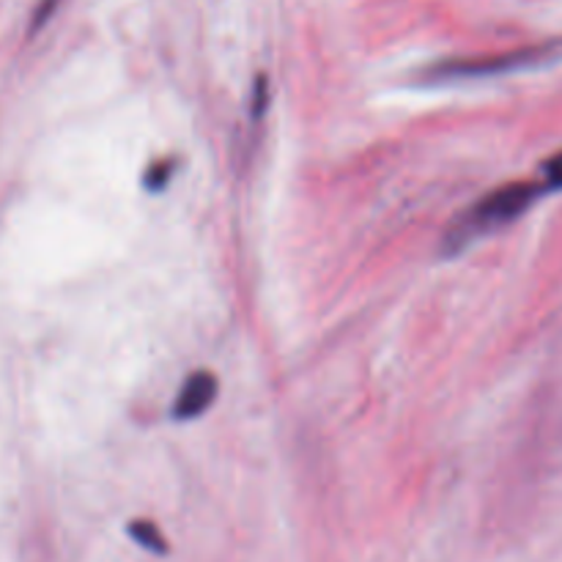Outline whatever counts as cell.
I'll use <instances>...</instances> for the list:
<instances>
[{
	"label": "cell",
	"instance_id": "3957f363",
	"mask_svg": "<svg viewBox=\"0 0 562 562\" xmlns=\"http://www.w3.org/2000/svg\"><path fill=\"white\" fill-rule=\"evenodd\" d=\"M217 401V379L209 371H195L184 379L173 401L176 420H198Z\"/></svg>",
	"mask_w": 562,
	"mask_h": 562
},
{
	"label": "cell",
	"instance_id": "8992f818",
	"mask_svg": "<svg viewBox=\"0 0 562 562\" xmlns=\"http://www.w3.org/2000/svg\"><path fill=\"white\" fill-rule=\"evenodd\" d=\"M543 173H547L549 190H560L562 187V151L554 154V157L543 165Z\"/></svg>",
	"mask_w": 562,
	"mask_h": 562
},
{
	"label": "cell",
	"instance_id": "6da1fadb",
	"mask_svg": "<svg viewBox=\"0 0 562 562\" xmlns=\"http://www.w3.org/2000/svg\"><path fill=\"white\" fill-rule=\"evenodd\" d=\"M543 192H549V184H538V181H514V184L492 190L450 225L445 234V252L464 250L470 241L519 220Z\"/></svg>",
	"mask_w": 562,
	"mask_h": 562
},
{
	"label": "cell",
	"instance_id": "5b68a950",
	"mask_svg": "<svg viewBox=\"0 0 562 562\" xmlns=\"http://www.w3.org/2000/svg\"><path fill=\"white\" fill-rule=\"evenodd\" d=\"M170 176H173V165H170V162L151 165V168H148V173H146V187L151 192L165 190V187H168V181H170Z\"/></svg>",
	"mask_w": 562,
	"mask_h": 562
},
{
	"label": "cell",
	"instance_id": "277c9868",
	"mask_svg": "<svg viewBox=\"0 0 562 562\" xmlns=\"http://www.w3.org/2000/svg\"><path fill=\"white\" fill-rule=\"evenodd\" d=\"M130 536L135 538L140 547L151 549V552H165V549H168V547H165L162 532H159L157 527L151 525V521H135V525L130 527Z\"/></svg>",
	"mask_w": 562,
	"mask_h": 562
},
{
	"label": "cell",
	"instance_id": "7a4b0ae2",
	"mask_svg": "<svg viewBox=\"0 0 562 562\" xmlns=\"http://www.w3.org/2000/svg\"><path fill=\"white\" fill-rule=\"evenodd\" d=\"M560 53V44H543V47H525L514 53L481 55V58H459L445 60L426 71L428 80L450 82V80H481V77L510 75V71L532 69V66L549 64Z\"/></svg>",
	"mask_w": 562,
	"mask_h": 562
}]
</instances>
